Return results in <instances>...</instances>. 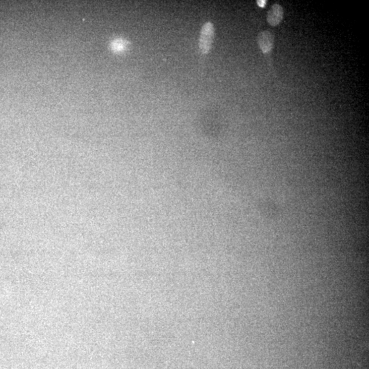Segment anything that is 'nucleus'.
I'll use <instances>...</instances> for the list:
<instances>
[{
	"label": "nucleus",
	"instance_id": "f257e3e1",
	"mask_svg": "<svg viewBox=\"0 0 369 369\" xmlns=\"http://www.w3.org/2000/svg\"><path fill=\"white\" fill-rule=\"evenodd\" d=\"M215 37V27L213 23L208 21L202 25L199 39V50L202 54H209Z\"/></svg>",
	"mask_w": 369,
	"mask_h": 369
},
{
	"label": "nucleus",
	"instance_id": "f03ea898",
	"mask_svg": "<svg viewBox=\"0 0 369 369\" xmlns=\"http://www.w3.org/2000/svg\"><path fill=\"white\" fill-rule=\"evenodd\" d=\"M257 43L263 54H269L274 48V34L268 30L262 31L258 34Z\"/></svg>",
	"mask_w": 369,
	"mask_h": 369
},
{
	"label": "nucleus",
	"instance_id": "7ed1b4c3",
	"mask_svg": "<svg viewBox=\"0 0 369 369\" xmlns=\"http://www.w3.org/2000/svg\"><path fill=\"white\" fill-rule=\"evenodd\" d=\"M284 18V9L281 5L275 3L267 14V21L271 26L280 25Z\"/></svg>",
	"mask_w": 369,
	"mask_h": 369
},
{
	"label": "nucleus",
	"instance_id": "20e7f679",
	"mask_svg": "<svg viewBox=\"0 0 369 369\" xmlns=\"http://www.w3.org/2000/svg\"><path fill=\"white\" fill-rule=\"evenodd\" d=\"M256 2H257L258 6H260V8H264L265 6L267 1H265V0H258Z\"/></svg>",
	"mask_w": 369,
	"mask_h": 369
}]
</instances>
